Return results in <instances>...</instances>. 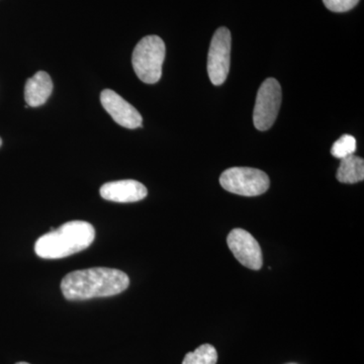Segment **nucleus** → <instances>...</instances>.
<instances>
[{
	"mask_svg": "<svg viewBox=\"0 0 364 364\" xmlns=\"http://www.w3.org/2000/svg\"><path fill=\"white\" fill-rule=\"evenodd\" d=\"M130 279L122 270L93 267L68 273L61 282V291L68 301L105 298L123 293Z\"/></svg>",
	"mask_w": 364,
	"mask_h": 364,
	"instance_id": "1",
	"label": "nucleus"
},
{
	"mask_svg": "<svg viewBox=\"0 0 364 364\" xmlns=\"http://www.w3.org/2000/svg\"><path fill=\"white\" fill-rule=\"evenodd\" d=\"M95 230L85 221H71L43 235L35 244V252L43 259H61L90 247Z\"/></svg>",
	"mask_w": 364,
	"mask_h": 364,
	"instance_id": "2",
	"label": "nucleus"
},
{
	"mask_svg": "<svg viewBox=\"0 0 364 364\" xmlns=\"http://www.w3.org/2000/svg\"><path fill=\"white\" fill-rule=\"evenodd\" d=\"M165 44L158 36H147L134 49L132 63L136 76L143 82L154 85L162 76Z\"/></svg>",
	"mask_w": 364,
	"mask_h": 364,
	"instance_id": "3",
	"label": "nucleus"
},
{
	"mask_svg": "<svg viewBox=\"0 0 364 364\" xmlns=\"http://www.w3.org/2000/svg\"><path fill=\"white\" fill-rule=\"evenodd\" d=\"M222 188L229 193L243 196H257L269 188V177L262 170L233 167L225 170L220 177Z\"/></svg>",
	"mask_w": 364,
	"mask_h": 364,
	"instance_id": "4",
	"label": "nucleus"
},
{
	"mask_svg": "<svg viewBox=\"0 0 364 364\" xmlns=\"http://www.w3.org/2000/svg\"><path fill=\"white\" fill-rule=\"evenodd\" d=\"M282 105V87L274 78H267L258 90L254 107L253 123L259 131H267L277 121Z\"/></svg>",
	"mask_w": 364,
	"mask_h": 364,
	"instance_id": "5",
	"label": "nucleus"
},
{
	"mask_svg": "<svg viewBox=\"0 0 364 364\" xmlns=\"http://www.w3.org/2000/svg\"><path fill=\"white\" fill-rule=\"evenodd\" d=\"M231 33L225 26L218 28L213 36L208 57V77L215 86L226 81L231 60Z\"/></svg>",
	"mask_w": 364,
	"mask_h": 364,
	"instance_id": "6",
	"label": "nucleus"
},
{
	"mask_svg": "<svg viewBox=\"0 0 364 364\" xmlns=\"http://www.w3.org/2000/svg\"><path fill=\"white\" fill-rule=\"evenodd\" d=\"M228 247L244 267L259 270L263 264L262 250L255 238L243 229H234L228 235Z\"/></svg>",
	"mask_w": 364,
	"mask_h": 364,
	"instance_id": "7",
	"label": "nucleus"
},
{
	"mask_svg": "<svg viewBox=\"0 0 364 364\" xmlns=\"http://www.w3.org/2000/svg\"><path fill=\"white\" fill-rule=\"evenodd\" d=\"M100 100L105 111L111 114L114 121L119 126L127 129H136L142 127L143 119L140 112L114 91L111 90L102 91Z\"/></svg>",
	"mask_w": 364,
	"mask_h": 364,
	"instance_id": "8",
	"label": "nucleus"
},
{
	"mask_svg": "<svg viewBox=\"0 0 364 364\" xmlns=\"http://www.w3.org/2000/svg\"><path fill=\"white\" fill-rule=\"evenodd\" d=\"M100 193L105 200L121 203L139 202L148 195L146 186L133 179L107 182L100 188Z\"/></svg>",
	"mask_w": 364,
	"mask_h": 364,
	"instance_id": "9",
	"label": "nucleus"
},
{
	"mask_svg": "<svg viewBox=\"0 0 364 364\" xmlns=\"http://www.w3.org/2000/svg\"><path fill=\"white\" fill-rule=\"evenodd\" d=\"M53 91L52 79L45 71H39L26 80L25 100L28 107L45 105Z\"/></svg>",
	"mask_w": 364,
	"mask_h": 364,
	"instance_id": "10",
	"label": "nucleus"
},
{
	"mask_svg": "<svg viewBox=\"0 0 364 364\" xmlns=\"http://www.w3.org/2000/svg\"><path fill=\"white\" fill-rule=\"evenodd\" d=\"M337 179L342 183H358L364 179V161L363 158L350 155L341 159Z\"/></svg>",
	"mask_w": 364,
	"mask_h": 364,
	"instance_id": "11",
	"label": "nucleus"
},
{
	"mask_svg": "<svg viewBox=\"0 0 364 364\" xmlns=\"http://www.w3.org/2000/svg\"><path fill=\"white\" fill-rule=\"evenodd\" d=\"M218 353L214 346L203 344L193 352H189L182 364H217Z\"/></svg>",
	"mask_w": 364,
	"mask_h": 364,
	"instance_id": "12",
	"label": "nucleus"
},
{
	"mask_svg": "<svg viewBox=\"0 0 364 364\" xmlns=\"http://www.w3.org/2000/svg\"><path fill=\"white\" fill-rule=\"evenodd\" d=\"M356 151V140L353 136L343 135L333 144L331 154L333 156L343 159L353 155Z\"/></svg>",
	"mask_w": 364,
	"mask_h": 364,
	"instance_id": "13",
	"label": "nucleus"
},
{
	"mask_svg": "<svg viewBox=\"0 0 364 364\" xmlns=\"http://www.w3.org/2000/svg\"><path fill=\"white\" fill-rule=\"evenodd\" d=\"M360 0H323L325 6L333 13H346L358 6Z\"/></svg>",
	"mask_w": 364,
	"mask_h": 364,
	"instance_id": "14",
	"label": "nucleus"
},
{
	"mask_svg": "<svg viewBox=\"0 0 364 364\" xmlns=\"http://www.w3.org/2000/svg\"><path fill=\"white\" fill-rule=\"evenodd\" d=\"M16 364H30V363H16Z\"/></svg>",
	"mask_w": 364,
	"mask_h": 364,
	"instance_id": "15",
	"label": "nucleus"
},
{
	"mask_svg": "<svg viewBox=\"0 0 364 364\" xmlns=\"http://www.w3.org/2000/svg\"><path fill=\"white\" fill-rule=\"evenodd\" d=\"M1 145H2V140H1V138H0V147H1Z\"/></svg>",
	"mask_w": 364,
	"mask_h": 364,
	"instance_id": "16",
	"label": "nucleus"
}]
</instances>
